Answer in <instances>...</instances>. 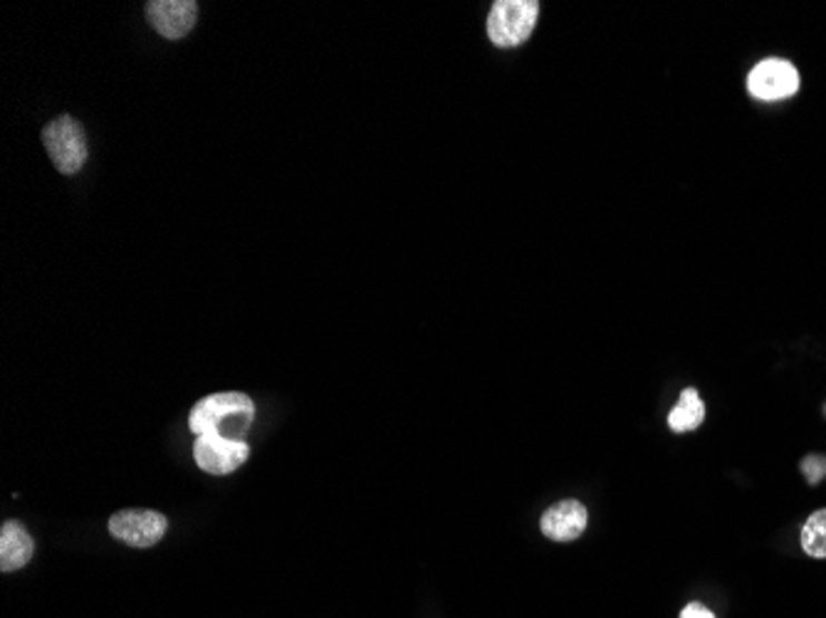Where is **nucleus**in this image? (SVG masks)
I'll use <instances>...</instances> for the list:
<instances>
[{"instance_id": "nucleus-1", "label": "nucleus", "mask_w": 826, "mask_h": 618, "mask_svg": "<svg viewBox=\"0 0 826 618\" xmlns=\"http://www.w3.org/2000/svg\"><path fill=\"white\" fill-rule=\"evenodd\" d=\"M255 421V403L250 396L238 391L210 393L194 403L188 413V428L196 436H223L230 440H245Z\"/></svg>"}, {"instance_id": "nucleus-8", "label": "nucleus", "mask_w": 826, "mask_h": 618, "mask_svg": "<svg viewBox=\"0 0 826 618\" xmlns=\"http://www.w3.org/2000/svg\"><path fill=\"white\" fill-rule=\"evenodd\" d=\"M589 522L587 507L579 500H562L552 505L550 510H544L540 527L542 535L552 542H574L584 535Z\"/></svg>"}, {"instance_id": "nucleus-2", "label": "nucleus", "mask_w": 826, "mask_h": 618, "mask_svg": "<svg viewBox=\"0 0 826 618\" xmlns=\"http://www.w3.org/2000/svg\"><path fill=\"white\" fill-rule=\"evenodd\" d=\"M538 0H498L488 16V38L495 48H518L538 26Z\"/></svg>"}, {"instance_id": "nucleus-10", "label": "nucleus", "mask_w": 826, "mask_h": 618, "mask_svg": "<svg viewBox=\"0 0 826 618\" xmlns=\"http://www.w3.org/2000/svg\"><path fill=\"white\" fill-rule=\"evenodd\" d=\"M702 421H706V403H702L700 393L696 389H684L676 408L668 413V428L673 433H688V430L700 428Z\"/></svg>"}, {"instance_id": "nucleus-11", "label": "nucleus", "mask_w": 826, "mask_h": 618, "mask_svg": "<svg viewBox=\"0 0 826 618\" xmlns=\"http://www.w3.org/2000/svg\"><path fill=\"white\" fill-rule=\"evenodd\" d=\"M802 549L814 559H826V510L814 512L802 527Z\"/></svg>"}, {"instance_id": "nucleus-4", "label": "nucleus", "mask_w": 826, "mask_h": 618, "mask_svg": "<svg viewBox=\"0 0 826 618\" xmlns=\"http://www.w3.org/2000/svg\"><path fill=\"white\" fill-rule=\"evenodd\" d=\"M747 90L760 102H779L797 94L799 90V72L791 62L779 58H767L757 62L750 77H747Z\"/></svg>"}, {"instance_id": "nucleus-6", "label": "nucleus", "mask_w": 826, "mask_h": 618, "mask_svg": "<svg viewBox=\"0 0 826 618\" xmlns=\"http://www.w3.org/2000/svg\"><path fill=\"white\" fill-rule=\"evenodd\" d=\"M250 456V448L245 440H230L223 436H198L194 443L196 466L208 472V476H230L236 472Z\"/></svg>"}, {"instance_id": "nucleus-3", "label": "nucleus", "mask_w": 826, "mask_h": 618, "mask_svg": "<svg viewBox=\"0 0 826 618\" xmlns=\"http://www.w3.org/2000/svg\"><path fill=\"white\" fill-rule=\"evenodd\" d=\"M42 143L48 149V157L60 173H77L89 157L87 137L80 121L70 114L52 119L42 129Z\"/></svg>"}, {"instance_id": "nucleus-7", "label": "nucleus", "mask_w": 826, "mask_h": 618, "mask_svg": "<svg viewBox=\"0 0 826 618\" xmlns=\"http://www.w3.org/2000/svg\"><path fill=\"white\" fill-rule=\"evenodd\" d=\"M147 18L161 38L178 40L196 26L198 6L194 0H151L147 3Z\"/></svg>"}, {"instance_id": "nucleus-12", "label": "nucleus", "mask_w": 826, "mask_h": 618, "mask_svg": "<svg viewBox=\"0 0 826 618\" xmlns=\"http://www.w3.org/2000/svg\"><path fill=\"white\" fill-rule=\"evenodd\" d=\"M802 472L809 480V485H819L826 478V458L824 456H807L802 460Z\"/></svg>"}, {"instance_id": "nucleus-9", "label": "nucleus", "mask_w": 826, "mask_h": 618, "mask_svg": "<svg viewBox=\"0 0 826 618\" xmlns=\"http://www.w3.org/2000/svg\"><path fill=\"white\" fill-rule=\"evenodd\" d=\"M36 555V542L20 522H6L0 529V569L18 571Z\"/></svg>"}, {"instance_id": "nucleus-5", "label": "nucleus", "mask_w": 826, "mask_h": 618, "mask_svg": "<svg viewBox=\"0 0 826 618\" xmlns=\"http://www.w3.org/2000/svg\"><path fill=\"white\" fill-rule=\"evenodd\" d=\"M169 529V520L156 510H121L109 517V535L129 547H154Z\"/></svg>"}, {"instance_id": "nucleus-13", "label": "nucleus", "mask_w": 826, "mask_h": 618, "mask_svg": "<svg viewBox=\"0 0 826 618\" xmlns=\"http://www.w3.org/2000/svg\"><path fill=\"white\" fill-rule=\"evenodd\" d=\"M680 618H716V614H712L708 606L694 601V604H688L684 611H680Z\"/></svg>"}]
</instances>
